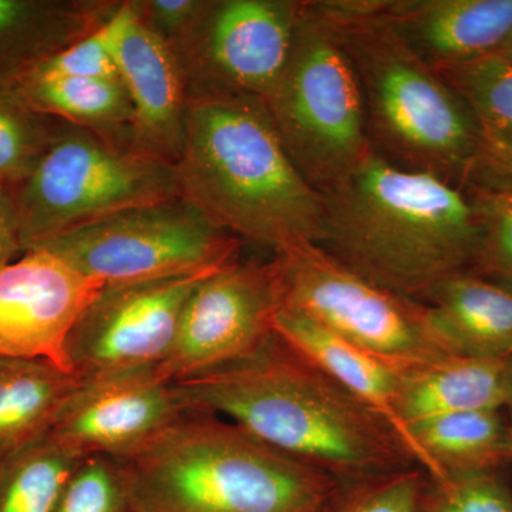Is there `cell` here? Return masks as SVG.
Here are the masks:
<instances>
[{
    "label": "cell",
    "instance_id": "6da1fadb",
    "mask_svg": "<svg viewBox=\"0 0 512 512\" xmlns=\"http://www.w3.org/2000/svg\"><path fill=\"white\" fill-rule=\"evenodd\" d=\"M174 386L188 409L231 421L340 483L417 466L379 414L275 333L245 359Z\"/></svg>",
    "mask_w": 512,
    "mask_h": 512
},
{
    "label": "cell",
    "instance_id": "7a4b0ae2",
    "mask_svg": "<svg viewBox=\"0 0 512 512\" xmlns=\"http://www.w3.org/2000/svg\"><path fill=\"white\" fill-rule=\"evenodd\" d=\"M322 198L319 247L389 291L420 302L444 278L473 265L480 225L466 188L372 150Z\"/></svg>",
    "mask_w": 512,
    "mask_h": 512
},
{
    "label": "cell",
    "instance_id": "3957f363",
    "mask_svg": "<svg viewBox=\"0 0 512 512\" xmlns=\"http://www.w3.org/2000/svg\"><path fill=\"white\" fill-rule=\"evenodd\" d=\"M181 197L215 225L275 255L318 245L323 198L286 153L264 101H188Z\"/></svg>",
    "mask_w": 512,
    "mask_h": 512
},
{
    "label": "cell",
    "instance_id": "277c9868",
    "mask_svg": "<svg viewBox=\"0 0 512 512\" xmlns=\"http://www.w3.org/2000/svg\"><path fill=\"white\" fill-rule=\"evenodd\" d=\"M114 461L133 512H322L342 484L194 410Z\"/></svg>",
    "mask_w": 512,
    "mask_h": 512
},
{
    "label": "cell",
    "instance_id": "5b68a950",
    "mask_svg": "<svg viewBox=\"0 0 512 512\" xmlns=\"http://www.w3.org/2000/svg\"><path fill=\"white\" fill-rule=\"evenodd\" d=\"M315 6L355 67L372 150L389 163L466 188L478 148L477 121L466 100L377 18L367 0Z\"/></svg>",
    "mask_w": 512,
    "mask_h": 512
},
{
    "label": "cell",
    "instance_id": "8992f818",
    "mask_svg": "<svg viewBox=\"0 0 512 512\" xmlns=\"http://www.w3.org/2000/svg\"><path fill=\"white\" fill-rule=\"evenodd\" d=\"M264 103L286 153L320 194L372 151L355 67L315 2H302L288 63Z\"/></svg>",
    "mask_w": 512,
    "mask_h": 512
},
{
    "label": "cell",
    "instance_id": "52a82bcc",
    "mask_svg": "<svg viewBox=\"0 0 512 512\" xmlns=\"http://www.w3.org/2000/svg\"><path fill=\"white\" fill-rule=\"evenodd\" d=\"M23 252L130 208L181 197L177 164L136 144L64 123L13 190Z\"/></svg>",
    "mask_w": 512,
    "mask_h": 512
},
{
    "label": "cell",
    "instance_id": "ba28073f",
    "mask_svg": "<svg viewBox=\"0 0 512 512\" xmlns=\"http://www.w3.org/2000/svg\"><path fill=\"white\" fill-rule=\"evenodd\" d=\"M241 242L178 197L121 211L37 248L107 286L217 272L238 261Z\"/></svg>",
    "mask_w": 512,
    "mask_h": 512
},
{
    "label": "cell",
    "instance_id": "9c48e42d",
    "mask_svg": "<svg viewBox=\"0 0 512 512\" xmlns=\"http://www.w3.org/2000/svg\"><path fill=\"white\" fill-rule=\"evenodd\" d=\"M274 258L284 281V308L397 365L454 356L431 328L423 303L369 281L319 245Z\"/></svg>",
    "mask_w": 512,
    "mask_h": 512
},
{
    "label": "cell",
    "instance_id": "30bf717a",
    "mask_svg": "<svg viewBox=\"0 0 512 512\" xmlns=\"http://www.w3.org/2000/svg\"><path fill=\"white\" fill-rule=\"evenodd\" d=\"M301 10V0H204L183 35L168 43L188 101L268 99L291 55Z\"/></svg>",
    "mask_w": 512,
    "mask_h": 512
},
{
    "label": "cell",
    "instance_id": "8fae6325",
    "mask_svg": "<svg viewBox=\"0 0 512 512\" xmlns=\"http://www.w3.org/2000/svg\"><path fill=\"white\" fill-rule=\"evenodd\" d=\"M284 306L275 258L232 262L192 291L158 375L184 382L245 359L274 335L276 315Z\"/></svg>",
    "mask_w": 512,
    "mask_h": 512
},
{
    "label": "cell",
    "instance_id": "7c38bea8",
    "mask_svg": "<svg viewBox=\"0 0 512 512\" xmlns=\"http://www.w3.org/2000/svg\"><path fill=\"white\" fill-rule=\"evenodd\" d=\"M212 274L103 286L67 338L70 372L93 382L156 369L173 349L192 291Z\"/></svg>",
    "mask_w": 512,
    "mask_h": 512
},
{
    "label": "cell",
    "instance_id": "4fadbf2b",
    "mask_svg": "<svg viewBox=\"0 0 512 512\" xmlns=\"http://www.w3.org/2000/svg\"><path fill=\"white\" fill-rule=\"evenodd\" d=\"M103 286L43 248L0 268V357L43 359L72 373L67 338Z\"/></svg>",
    "mask_w": 512,
    "mask_h": 512
},
{
    "label": "cell",
    "instance_id": "5bb4252c",
    "mask_svg": "<svg viewBox=\"0 0 512 512\" xmlns=\"http://www.w3.org/2000/svg\"><path fill=\"white\" fill-rule=\"evenodd\" d=\"M190 412L156 369L82 382L50 434L80 456L121 458Z\"/></svg>",
    "mask_w": 512,
    "mask_h": 512
},
{
    "label": "cell",
    "instance_id": "9a60e30c",
    "mask_svg": "<svg viewBox=\"0 0 512 512\" xmlns=\"http://www.w3.org/2000/svg\"><path fill=\"white\" fill-rule=\"evenodd\" d=\"M434 70L495 55L512 35V0H367Z\"/></svg>",
    "mask_w": 512,
    "mask_h": 512
},
{
    "label": "cell",
    "instance_id": "2e32d148",
    "mask_svg": "<svg viewBox=\"0 0 512 512\" xmlns=\"http://www.w3.org/2000/svg\"><path fill=\"white\" fill-rule=\"evenodd\" d=\"M114 55L133 106L134 144L177 164L188 107L183 73L171 46L137 18L130 0Z\"/></svg>",
    "mask_w": 512,
    "mask_h": 512
},
{
    "label": "cell",
    "instance_id": "e0dca14e",
    "mask_svg": "<svg viewBox=\"0 0 512 512\" xmlns=\"http://www.w3.org/2000/svg\"><path fill=\"white\" fill-rule=\"evenodd\" d=\"M431 328L454 356L508 360L512 356V291L461 271L421 298Z\"/></svg>",
    "mask_w": 512,
    "mask_h": 512
},
{
    "label": "cell",
    "instance_id": "ac0fdd59",
    "mask_svg": "<svg viewBox=\"0 0 512 512\" xmlns=\"http://www.w3.org/2000/svg\"><path fill=\"white\" fill-rule=\"evenodd\" d=\"M274 332L286 345L379 414L407 448L397 419L396 402L400 382L409 367L360 348L291 309L284 308L276 315Z\"/></svg>",
    "mask_w": 512,
    "mask_h": 512
},
{
    "label": "cell",
    "instance_id": "d6986e66",
    "mask_svg": "<svg viewBox=\"0 0 512 512\" xmlns=\"http://www.w3.org/2000/svg\"><path fill=\"white\" fill-rule=\"evenodd\" d=\"M120 0H0V84H15L100 28Z\"/></svg>",
    "mask_w": 512,
    "mask_h": 512
},
{
    "label": "cell",
    "instance_id": "ffe728a7",
    "mask_svg": "<svg viewBox=\"0 0 512 512\" xmlns=\"http://www.w3.org/2000/svg\"><path fill=\"white\" fill-rule=\"evenodd\" d=\"M507 402V360L448 356L406 369L396 414L410 451L407 427L412 424L473 410H505Z\"/></svg>",
    "mask_w": 512,
    "mask_h": 512
},
{
    "label": "cell",
    "instance_id": "44dd1931",
    "mask_svg": "<svg viewBox=\"0 0 512 512\" xmlns=\"http://www.w3.org/2000/svg\"><path fill=\"white\" fill-rule=\"evenodd\" d=\"M439 73L477 121L478 148L466 188L512 191V63L491 55Z\"/></svg>",
    "mask_w": 512,
    "mask_h": 512
},
{
    "label": "cell",
    "instance_id": "7402d4cb",
    "mask_svg": "<svg viewBox=\"0 0 512 512\" xmlns=\"http://www.w3.org/2000/svg\"><path fill=\"white\" fill-rule=\"evenodd\" d=\"M410 453L431 478L497 473L512 464L507 410H473L407 427Z\"/></svg>",
    "mask_w": 512,
    "mask_h": 512
},
{
    "label": "cell",
    "instance_id": "603a6c76",
    "mask_svg": "<svg viewBox=\"0 0 512 512\" xmlns=\"http://www.w3.org/2000/svg\"><path fill=\"white\" fill-rule=\"evenodd\" d=\"M80 386L47 360L0 357V460L49 434Z\"/></svg>",
    "mask_w": 512,
    "mask_h": 512
},
{
    "label": "cell",
    "instance_id": "cb8c5ba5",
    "mask_svg": "<svg viewBox=\"0 0 512 512\" xmlns=\"http://www.w3.org/2000/svg\"><path fill=\"white\" fill-rule=\"evenodd\" d=\"M32 109L72 126L133 141L134 111L120 77H55L29 73L15 83Z\"/></svg>",
    "mask_w": 512,
    "mask_h": 512
},
{
    "label": "cell",
    "instance_id": "d4e9b609",
    "mask_svg": "<svg viewBox=\"0 0 512 512\" xmlns=\"http://www.w3.org/2000/svg\"><path fill=\"white\" fill-rule=\"evenodd\" d=\"M52 434L10 456L0 473V512H56L84 460Z\"/></svg>",
    "mask_w": 512,
    "mask_h": 512
},
{
    "label": "cell",
    "instance_id": "484cf974",
    "mask_svg": "<svg viewBox=\"0 0 512 512\" xmlns=\"http://www.w3.org/2000/svg\"><path fill=\"white\" fill-rule=\"evenodd\" d=\"M62 126L32 109L15 84H0V184L13 191L25 183Z\"/></svg>",
    "mask_w": 512,
    "mask_h": 512
},
{
    "label": "cell",
    "instance_id": "4316f807",
    "mask_svg": "<svg viewBox=\"0 0 512 512\" xmlns=\"http://www.w3.org/2000/svg\"><path fill=\"white\" fill-rule=\"evenodd\" d=\"M504 474L426 476L417 512H512V487Z\"/></svg>",
    "mask_w": 512,
    "mask_h": 512
},
{
    "label": "cell",
    "instance_id": "83f0119b",
    "mask_svg": "<svg viewBox=\"0 0 512 512\" xmlns=\"http://www.w3.org/2000/svg\"><path fill=\"white\" fill-rule=\"evenodd\" d=\"M466 190L476 205L480 225L470 271L512 291V191Z\"/></svg>",
    "mask_w": 512,
    "mask_h": 512
},
{
    "label": "cell",
    "instance_id": "f1b7e54d",
    "mask_svg": "<svg viewBox=\"0 0 512 512\" xmlns=\"http://www.w3.org/2000/svg\"><path fill=\"white\" fill-rule=\"evenodd\" d=\"M424 477L416 466L342 483L322 512H417Z\"/></svg>",
    "mask_w": 512,
    "mask_h": 512
},
{
    "label": "cell",
    "instance_id": "f546056e",
    "mask_svg": "<svg viewBox=\"0 0 512 512\" xmlns=\"http://www.w3.org/2000/svg\"><path fill=\"white\" fill-rule=\"evenodd\" d=\"M126 15L127 0H124L119 9L100 28L93 30L72 45L64 47L32 72L55 77H90V79L119 77L114 50H116L117 36Z\"/></svg>",
    "mask_w": 512,
    "mask_h": 512
},
{
    "label": "cell",
    "instance_id": "4dcf8cb0",
    "mask_svg": "<svg viewBox=\"0 0 512 512\" xmlns=\"http://www.w3.org/2000/svg\"><path fill=\"white\" fill-rule=\"evenodd\" d=\"M56 512H133L116 461L103 456L84 458Z\"/></svg>",
    "mask_w": 512,
    "mask_h": 512
},
{
    "label": "cell",
    "instance_id": "1f68e13d",
    "mask_svg": "<svg viewBox=\"0 0 512 512\" xmlns=\"http://www.w3.org/2000/svg\"><path fill=\"white\" fill-rule=\"evenodd\" d=\"M134 13L165 42L178 39L200 12L204 0H130Z\"/></svg>",
    "mask_w": 512,
    "mask_h": 512
},
{
    "label": "cell",
    "instance_id": "d6a6232c",
    "mask_svg": "<svg viewBox=\"0 0 512 512\" xmlns=\"http://www.w3.org/2000/svg\"><path fill=\"white\" fill-rule=\"evenodd\" d=\"M23 254L15 197L10 188L0 184V268Z\"/></svg>",
    "mask_w": 512,
    "mask_h": 512
},
{
    "label": "cell",
    "instance_id": "836d02e7",
    "mask_svg": "<svg viewBox=\"0 0 512 512\" xmlns=\"http://www.w3.org/2000/svg\"><path fill=\"white\" fill-rule=\"evenodd\" d=\"M508 402L507 413L512 416V356L507 360Z\"/></svg>",
    "mask_w": 512,
    "mask_h": 512
},
{
    "label": "cell",
    "instance_id": "e575fe53",
    "mask_svg": "<svg viewBox=\"0 0 512 512\" xmlns=\"http://www.w3.org/2000/svg\"><path fill=\"white\" fill-rule=\"evenodd\" d=\"M495 55L503 57L504 60L512 63V35L508 37L507 42L504 43V46Z\"/></svg>",
    "mask_w": 512,
    "mask_h": 512
},
{
    "label": "cell",
    "instance_id": "d590c367",
    "mask_svg": "<svg viewBox=\"0 0 512 512\" xmlns=\"http://www.w3.org/2000/svg\"><path fill=\"white\" fill-rule=\"evenodd\" d=\"M8 460V458H6ZM6 460H0V473H2L3 464H5Z\"/></svg>",
    "mask_w": 512,
    "mask_h": 512
},
{
    "label": "cell",
    "instance_id": "8d00e7d4",
    "mask_svg": "<svg viewBox=\"0 0 512 512\" xmlns=\"http://www.w3.org/2000/svg\"><path fill=\"white\" fill-rule=\"evenodd\" d=\"M508 416H510V421H511V441H512V416H511V414H508Z\"/></svg>",
    "mask_w": 512,
    "mask_h": 512
}]
</instances>
